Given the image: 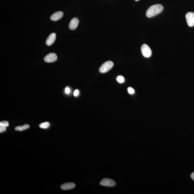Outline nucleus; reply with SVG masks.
Instances as JSON below:
<instances>
[{"label": "nucleus", "mask_w": 194, "mask_h": 194, "mask_svg": "<svg viewBox=\"0 0 194 194\" xmlns=\"http://www.w3.org/2000/svg\"><path fill=\"white\" fill-rule=\"evenodd\" d=\"M163 9V5L160 4L152 5L146 11V16L149 18L153 17L161 13Z\"/></svg>", "instance_id": "obj_1"}, {"label": "nucleus", "mask_w": 194, "mask_h": 194, "mask_svg": "<svg viewBox=\"0 0 194 194\" xmlns=\"http://www.w3.org/2000/svg\"><path fill=\"white\" fill-rule=\"evenodd\" d=\"M114 66V63L112 61H107L100 67L99 71L101 73H105L109 71Z\"/></svg>", "instance_id": "obj_2"}, {"label": "nucleus", "mask_w": 194, "mask_h": 194, "mask_svg": "<svg viewBox=\"0 0 194 194\" xmlns=\"http://www.w3.org/2000/svg\"><path fill=\"white\" fill-rule=\"evenodd\" d=\"M141 51L142 55L145 58H148L151 56V50L150 47L147 44L142 45L141 47Z\"/></svg>", "instance_id": "obj_3"}, {"label": "nucleus", "mask_w": 194, "mask_h": 194, "mask_svg": "<svg viewBox=\"0 0 194 194\" xmlns=\"http://www.w3.org/2000/svg\"><path fill=\"white\" fill-rule=\"evenodd\" d=\"M100 184L103 186L113 187L115 186L116 183L114 180L108 178H104L100 181Z\"/></svg>", "instance_id": "obj_4"}, {"label": "nucleus", "mask_w": 194, "mask_h": 194, "mask_svg": "<svg viewBox=\"0 0 194 194\" xmlns=\"http://www.w3.org/2000/svg\"><path fill=\"white\" fill-rule=\"evenodd\" d=\"M187 23L188 26L192 27L194 26V13L192 12H188L185 16Z\"/></svg>", "instance_id": "obj_5"}, {"label": "nucleus", "mask_w": 194, "mask_h": 194, "mask_svg": "<svg viewBox=\"0 0 194 194\" xmlns=\"http://www.w3.org/2000/svg\"><path fill=\"white\" fill-rule=\"evenodd\" d=\"M57 59L56 54L54 53H50L44 57V60L46 62L52 63L55 62Z\"/></svg>", "instance_id": "obj_6"}, {"label": "nucleus", "mask_w": 194, "mask_h": 194, "mask_svg": "<svg viewBox=\"0 0 194 194\" xmlns=\"http://www.w3.org/2000/svg\"><path fill=\"white\" fill-rule=\"evenodd\" d=\"M79 21L77 18H74L71 21L69 24V28L71 30H75L79 25Z\"/></svg>", "instance_id": "obj_7"}, {"label": "nucleus", "mask_w": 194, "mask_h": 194, "mask_svg": "<svg viewBox=\"0 0 194 194\" xmlns=\"http://www.w3.org/2000/svg\"><path fill=\"white\" fill-rule=\"evenodd\" d=\"M63 16V12L62 11H58L54 13L51 16V19L54 21H56L62 19Z\"/></svg>", "instance_id": "obj_8"}, {"label": "nucleus", "mask_w": 194, "mask_h": 194, "mask_svg": "<svg viewBox=\"0 0 194 194\" xmlns=\"http://www.w3.org/2000/svg\"><path fill=\"white\" fill-rule=\"evenodd\" d=\"M56 39V34L55 33H51L50 35L48 38H47V40H46V44L47 45L51 46L53 44L55 41V40Z\"/></svg>", "instance_id": "obj_9"}, {"label": "nucleus", "mask_w": 194, "mask_h": 194, "mask_svg": "<svg viewBox=\"0 0 194 194\" xmlns=\"http://www.w3.org/2000/svg\"><path fill=\"white\" fill-rule=\"evenodd\" d=\"M75 184L73 183H67L62 184L61 186V188L63 190H68L73 189L75 188Z\"/></svg>", "instance_id": "obj_10"}, {"label": "nucleus", "mask_w": 194, "mask_h": 194, "mask_svg": "<svg viewBox=\"0 0 194 194\" xmlns=\"http://www.w3.org/2000/svg\"><path fill=\"white\" fill-rule=\"evenodd\" d=\"M30 128V125L27 124L22 125V126H19L15 127V129L17 131H23L26 129H29Z\"/></svg>", "instance_id": "obj_11"}, {"label": "nucleus", "mask_w": 194, "mask_h": 194, "mask_svg": "<svg viewBox=\"0 0 194 194\" xmlns=\"http://www.w3.org/2000/svg\"><path fill=\"white\" fill-rule=\"evenodd\" d=\"M50 123L48 122H45L40 124L39 125L40 128H43V129H47L50 127Z\"/></svg>", "instance_id": "obj_12"}, {"label": "nucleus", "mask_w": 194, "mask_h": 194, "mask_svg": "<svg viewBox=\"0 0 194 194\" xmlns=\"http://www.w3.org/2000/svg\"><path fill=\"white\" fill-rule=\"evenodd\" d=\"M117 80L119 83H123L125 82V78H124L123 76H118L117 78Z\"/></svg>", "instance_id": "obj_13"}, {"label": "nucleus", "mask_w": 194, "mask_h": 194, "mask_svg": "<svg viewBox=\"0 0 194 194\" xmlns=\"http://www.w3.org/2000/svg\"><path fill=\"white\" fill-rule=\"evenodd\" d=\"M9 124L8 121H3L0 122V127H8L9 126Z\"/></svg>", "instance_id": "obj_14"}, {"label": "nucleus", "mask_w": 194, "mask_h": 194, "mask_svg": "<svg viewBox=\"0 0 194 194\" xmlns=\"http://www.w3.org/2000/svg\"><path fill=\"white\" fill-rule=\"evenodd\" d=\"M128 93L130 94H133L135 93V90L132 87H128L127 89Z\"/></svg>", "instance_id": "obj_15"}, {"label": "nucleus", "mask_w": 194, "mask_h": 194, "mask_svg": "<svg viewBox=\"0 0 194 194\" xmlns=\"http://www.w3.org/2000/svg\"><path fill=\"white\" fill-rule=\"evenodd\" d=\"M6 130V128L5 127H0V133L3 132Z\"/></svg>", "instance_id": "obj_16"}, {"label": "nucleus", "mask_w": 194, "mask_h": 194, "mask_svg": "<svg viewBox=\"0 0 194 194\" xmlns=\"http://www.w3.org/2000/svg\"><path fill=\"white\" fill-rule=\"evenodd\" d=\"M79 94V91L78 90H76L74 92L73 95L74 96H77Z\"/></svg>", "instance_id": "obj_17"}, {"label": "nucleus", "mask_w": 194, "mask_h": 194, "mask_svg": "<svg viewBox=\"0 0 194 194\" xmlns=\"http://www.w3.org/2000/svg\"><path fill=\"white\" fill-rule=\"evenodd\" d=\"M65 93H67V94H68L70 92V90L68 87H66L65 89Z\"/></svg>", "instance_id": "obj_18"}, {"label": "nucleus", "mask_w": 194, "mask_h": 194, "mask_svg": "<svg viewBox=\"0 0 194 194\" xmlns=\"http://www.w3.org/2000/svg\"><path fill=\"white\" fill-rule=\"evenodd\" d=\"M191 178L194 181V172L192 173L191 175Z\"/></svg>", "instance_id": "obj_19"}, {"label": "nucleus", "mask_w": 194, "mask_h": 194, "mask_svg": "<svg viewBox=\"0 0 194 194\" xmlns=\"http://www.w3.org/2000/svg\"><path fill=\"white\" fill-rule=\"evenodd\" d=\"M135 1H139V0H135Z\"/></svg>", "instance_id": "obj_20"}]
</instances>
